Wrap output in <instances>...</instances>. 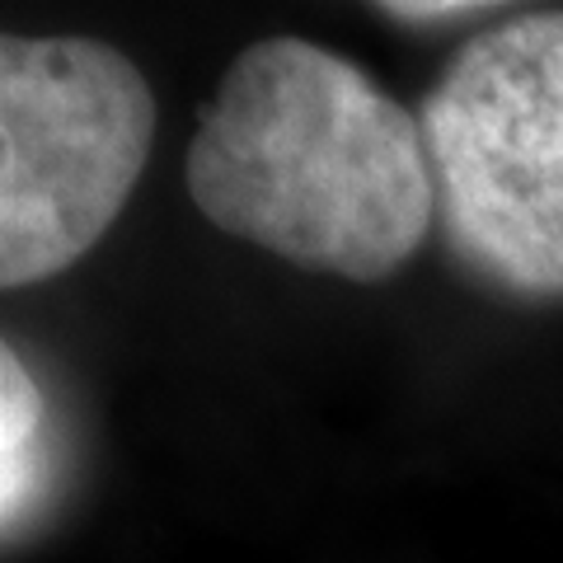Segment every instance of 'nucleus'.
<instances>
[{"label":"nucleus","instance_id":"obj_4","mask_svg":"<svg viewBox=\"0 0 563 563\" xmlns=\"http://www.w3.org/2000/svg\"><path fill=\"white\" fill-rule=\"evenodd\" d=\"M0 376H5V399H0V409H5V461H0V470H5V526H10L14 503L24 498V484H29V442H33V428H38L43 404L10 347H5V362H0Z\"/></svg>","mask_w":563,"mask_h":563},{"label":"nucleus","instance_id":"obj_2","mask_svg":"<svg viewBox=\"0 0 563 563\" xmlns=\"http://www.w3.org/2000/svg\"><path fill=\"white\" fill-rule=\"evenodd\" d=\"M437 225L517 301H563V10L503 20L422 95Z\"/></svg>","mask_w":563,"mask_h":563},{"label":"nucleus","instance_id":"obj_5","mask_svg":"<svg viewBox=\"0 0 563 563\" xmlns=\"http://www.w3.org/2000/svg\"><path fill=\"white\" fill-rule=\"evenodd\" d=\"M493 5L479 0H395V5H380V14H390L395 24H432V20H474V14H488Z\"/></svg>","mask_w":563,"mask_h":563},{"label":"nucleus","instance_id":"obj_1","mask_svg":"<svg viewBox=\"0 0 563 563\" xmlns=\"http://www.w3.org/2000/svg\"><path fill=\"white\" fill-rule=\"evenodd\" d=\"M192 207L310 273L380 282L437 221L422 122L306 38L244 47L198 113Z\"/></svg>","mask_w":563,"mask_h":563},{"label":"nucleus","instance_id":"obj_3","mask_svg":"<svg viewBox=\"0 0 563 563\" xmlns=\"http://www.w3.org/2000/svg\"><path fill=\"white\" fill-rule=\"evenodd\" d=\"M155 95L95 38H0V287L66 273L128 207Z\"/></svg>","mask_w":563,"mask_h":563}]
</instances>
